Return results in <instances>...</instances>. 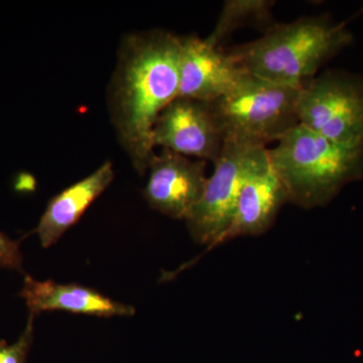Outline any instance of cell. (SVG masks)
Here are the masks:
<instances>
[{"instance_id": "15", "label": "cell", "mask_w": 363, "mask_h": 363, "mask_svg": "<svg viewBox=\"0 0 363 363\" xmlns=\"http://www.w3.org/2000/svg\"><path fill=\"white\" fill-rule=\"evenodd\" d=\"M23 262L20 242L0 231V267L21 272L23 271Z\"/></svg>"}, {"instance_id": "9", "label": "cell", "mask_w": 363, "mask_h": 363, "mask_svg": "<svg viewBox=\"0 0 363 363\" xmlns=\"http://www.w3.org/2000/svg\"><path fill=\"white\" fill-rule=\"evenodd\" d=\"M247 75L220 47L197 35L181 37L179 96L214 101L233 90Z\"/></svg>"}, {"instance_id": "13", "label": "cell", "mask_w": 363, "mask_h": 363, "mask_svg": "<svg viewBox=\"0 0 363 363\" xmlns=\"http://www.w3.org/2000/svg\"><path fill=\"white\" fill-rule=\"evenodd\" d=\"M276 2L272 0H227L213 32L206 38L210 44L219 47L233 32L243 26H259L267 30L276 23L272 9Z\"/></svg>"}, {"instance_id": "6", "label": "cell", "mask_w": 363, "mask_h": 363, "mask_svg": "<svg viewBox=\"0 0 363 363\" xmlns=\"http://www.w3.org/2000/svg\"><path fill=\"white\" fill-rule=\"evenodd\" d=\"M298 123L340 145H363V79L328 71L305 81L298 92Z\"/></svg>"}, {"instance_id": "12", "label": "cell", "mask_w": 363, "mask_h": 363, "mask_svg": "<svg viewBox=\"0 0 363 363\" xmlns=\"http://www.w3.org/2000/svg\"><path fill=\"white\" fill-rule=\"evenodd\" d=\"M113 178V164L105 162L91 175L52 197L35 229L42 247H51L77 223L90 205L108 188Z\"/></svg>"}, {"instance_id": "7", "label": "cell", "mask_w": 363, "mask_h": 363, "mask_svg": "<svg viewBox=\"0 0 363 363\" xmlns=\"http://www.w3.org/2000/svg\"><path fill=\"white\" fill-rule=\"evenodd\" d=\"M152 140L155 147L213 164L224 147L209 102L180 96L157 117Z\"/></svg>"}, {"instance_id": "10", "label": "cell", "mask_w": 363, "mask_h": 363, "mask_svg": "<svg viewBox=\"0 0 363 363\" xmlns=\"http://www.w3.org/2000/svg\"><path fill=\"white\" fill-rule=\"evenodd\" d=\"M286 202L288 196L285 188L269 161L245 183L233 220L214 247L240 236H257L267 233Z\"/></svg>"}, {"instance_id": "11", "label": "cell", "mask_w": 363, "mask_h": 363, "mask_svg": "<svg viewBox=\"0 0 363 363\" xmlns=\"http://www.w3.org/2000/svg\"><path fill=\"white\" fill-rule=\"evenodd\" d=\"M21 296L33 316L51 311L98 317H130L135 314V308L116 302L94 289L77 284H59L51 279L40 281L30 276L25 278Z\"/></svg>"}, {"instance_id": "8", "label": "cell", "mask_w": 363, "mask_h": 363, "mask_svg": "<svg viewBox=\"0 0 363 363\" xmlns=\"http://www.w3.org/2000/svg\"><path fill=\"white\" fill-rule=\"evenodd\" d=\"M205 169L206 161H193L166 149L154 152L143 190L145 201L160 213L186 220L206 185Z\"/></svg>"}, {"instance_id": "4", "label": "cell", "mask_w": 363, "mask_h": 363, "mask_svg": "<svg viewBox=\"0 0 363 363\" xmlns=\"http://www.w3.org/2000/svg\"><path fill=\"white\" fill-rule=\"evenodd\" d=\"M300 87L271 82L247 73L226 95L210 101L224 143L267 147L297 126Z\"/></svg>"}, {"instance_id": "2", "label": "cell", "mask_w": 363, "mask_h": 363, "mask_svg": "<svg viewBox=\"0 0 363 363\" xmlns=\"http://www.w3.org/2000/svg\"><path fill=\"white\" fill-rule=\"evenodd\" d=\"M352 40L345 23L308 16L276 23L259 39L230 48L229 55L255 77L300 87Z\"/></svg>"}, {"instance_id": "14", "label": "cell", "mask_w": 363, "mask_h": 363, "mask_svg": "<svg viewBox=\"0 0 363 363\" xmlns=\"http://www.w3.org/2000/svg\"><path fill=\"white\" fill-rule=\"evenodd\" d=\"M33 315H30L23 333L16 342L0 341V363H28L33 339Z\"/></svg>"}, {"instance_id": "5", "label": "cell", "mask_w": 363, "mask_h": 363, "mask_svg": "<svg viewBox=\"0 0 363 363\" xmlns=\"http://www.w3.org/2000/svg\"><path fill=\"white\" fill-rule=\"evenodd\" d=\"M269 162L267 147L224 143L199 201L186 219L193 240L208 250L233 220L242 188Z\"/></svg>"}, {"instance_id": "1", "label": "cell", "mask_w": 363, "mask_h": 363, "mask_svg": "<svg viewBox=\"0 0 363 363\" xmlns=\"http://www.w3.org/2000/svg\"><path fill=\"white\" fill-rule=\"evenodd\" d=\"M181 37L164 30L124 38L109 85L112 124L140 175L154 155L157 117L179 96Z\"/></svg>"}, {"instance_id": "3", "label": "cell", "mask_w": 363, "mask_h": 363, "mask_svg": "<svg viewBox=\"0 0 363 363\" xmlns=\"http://www.w3.org/2000/svg\"><path fill=\"white\" fill-rule=\"evenodd\" d=\"M267 155L288 202L304 209L325 206L344 186L363 178V145H340L301 124Z\"/></svg>"}]
</instances>
